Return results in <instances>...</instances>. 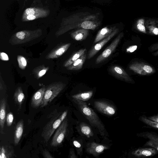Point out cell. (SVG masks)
I'll return each mask as SVG.
<instances>
[{
  "label": "cell",
  "instance_id": "9a60e30c",
  "mask_svg": "<svg viewBox=\"0 0 158 158\" xmlns=\"http://www.w3.org/2000/svg\"><path fill=\"white\" fill-rule=\"evenodd\" d=\"M157 152L153 148H140L132 151L131 154L137 158H143L154 156Z\"/></svg>",
  "mask_w": 158,
  "mask_h": 158
},
{
  "label": "cell",
  "instance_id": "8992f818",
  "mask_svg": "<svg viewBox=\"0 0 158 158\" xmlns=\"http://www.w3.org/2000/svg\"><path fill=\"white\" fill-rule=\"evenodd\" d=\"M68 126V119L66 118L56 131L51 142V146L57 147L61 144L66 135Z\"/></svg>",
  "mask_w": 158,
  "mask_h": 158
},
{
  "label": "cell",
  "instance_id": "7a4b0ae2",
  "mask_svg": "<svg viewBox=\"0 0 158 158\" xmlns=\"http://www.w3.org/2000/svg\"><path fill=\"white\" fill-rule=\"evenodd\" d=\"M42 33V31L41 29L20 31L12 35L9 42L13 45L25 43L40 37Z\"/></svg>",
  "mask_w": 158,
  "mask_h": 158
},
{
  "label": "cell",
  "instance_id": "8fae6325",
  "mask_svg": "<svg viewBox=\"0 0 158 158\" xmlns=\"http://www.w3.org/2000/svg\"><path fill=\"white\" fill-rule=\"evenodd\" d=\"M118 31L119 30L118 28H115L108 36L101 40L99 42L93 46L89 52L88 58L90 59L93 57L101 49L104 45L118 32Z\"/></svg>",
  "mask_w": 158,
  "mask_h": 158
},
{
  "label": "cell",
  "instance_id": "603a6c76",
  "mask_svg": "<svg viewBox=\"0 0 158 158\" xmlns=\"http://www.w3.org/2000/svg\"><path fill=\"white\" fill-rule=\"evenodd\" d=\"M86 51V48H83L75 53L64 63L63 66L66 68L69 66L74 61L84 54Z\"/></svg>",
  "mask_w": 158,
  "mask_h": 158
},
{
  "label": "cell",
  "instance_id": "3957f363",
  "mask_svg": "<svg viewBox=\"0 0 158 158\" xmlns=\"http://www.w3.org/2000/svg\"><path fill=\"white\" fill-rule=\"evenodd\" d=\"M65 86L66 84L61 81L55 82L48 85L46 87L40 107L45 106L51 102Z\"/></svg>",
  "mask_w": 158,
  "mask_h": 158
},
{
  "label": "cell",
  "instance_id": "e575fe53",
  "mask_svg": "<svg viewBox=\"0 0 158 158\" xmlns=\"http://www.w3.org/2000/svg\"><path fill=\"white\" fill-rule=\"evenodd\" d=\"M150 50L151 51H155L153 53V55L154 56H158V43H156L152 45L150 48Z\"/></svg>",
  "mask_w": 158,
  "mask_h": 158
},
{
  "label": "cell",
  "instance_id": "8d00e7d4",
  "mask_svg": "<svg viewBox=\"0 0 158 158\" xmlns=\"http://www.w3.org/2000/svg\"><path fill=\"white\" fill-rule=\"evenodd\" d=\"M43 155L44 158H53V157L50 154V152L46 150H44L43 152Z\"/></svg>",
  "mask_w": 158,
  "mask_h": 158
},
{
  "label": "cell",
  "instance_id": "ba28073f",
  "mask_svg": "<svg viewBox=\"0 0 158 158\" xmlns=\"http://www.w3.org/2000/svg\"><path fill=\"white\" fill-rule=\"evenodd\" d=\"M129 69L135 73L141 75H150L155 72L154 69L151 66L141 62L132 63L129 65Z\"/></svg>",
  "mask_w": 158,
  "mask_h": 158
},
{
  "label": "cell",
  "instance_id": "836d02e7",
  "mask_svg": "<svg viewBox=\"0 0 158 158\" xmlns=\"http://www.w3.org/2000/svg\"><path fill=\"white\" fill-rule=\"evenodd\" d=\"M13 119V115L11 112H9L7 114L6 117V121L8 126L10 127L11 125Z\"/></svg>",
  "mask_w": 158,
  "mask_h": 158
},
{
  "label": "cell",
  "instance_id": "f35d334b",
  "mask_svg": "<svg viewBox=\"0 0 158 158\" xmlns=\"http://www.w3.org/2000/svg\"><path fill=\"white\" fill-rule=\"evenodd\" d=\"M149 120L158 123V113L156 115L147 117Z\"/></svg>",
  "mask_w": 158,
  "mask_h": 158
},
{
  "label": "cell",
  "instance_id": "9c48e42d",
  "mask_svg": "<svg viewBox=\"0 0 158 158\" xmlns=\"http://www.w3.org/2000/svg\"><path fill=\"white\" fill-rule=\"evenodd\" d=\"M94 106L99 112L108 116H112L116 112L114 106L105 101H96L94 102Z\"/></svg>",
  "mask_w": 158,
  "mask_h": 158
},
{
  "label": "cell",
  "instance_id": "2e32d148",
  "mask_svg": "<svg viewBox=\"0 0 158 158\" xmlns=\"http://www.w3.org/2000/svg\"><path fill=\"white\" fill-rule=\"evenodd\" d=\"M46 87L43 86L39 89L33 95L31 101V106L37 108L40 106Z\"/></svg>",
  "mask_w": 158,
  "mask_h": 158
},
{
  "label": "cell",
  "instance_id": "f546056e",
  "mask_svg": "<svg viewBox=\"0 0 158 158\" xmlns=\"http://www.w3.org/2000/svg\"><path fill=\"white\" fill-rule=\"evenodd\" d=\"M146 27L150 34L158 35V27L155 25L154 22L151 21L150 22H147Z\"/></svg>",
  "mask_w": 158,
  "mask_h": 158
},
{
  "label": "cell",
  "instance_id": "5b68a950",
  "mask_svg": "<svg viewBox=\"0 0 158 158\" xmlns=\"http://www.w3.org/2000/svg\"><path fill=\"white\" fill-rule=\"evenodd\" d=\"M58 117L57 115L53 117L44 128L41 136L46 142L62 122L60 117L58 118Z\"/></svg>",
  "mask_w": 158,
  "mask_h": 158
},
{
  "label": "cell",
  "instance_id": "277c9868",
  "mask_svg": "<svg viewBox=\"0 0 158 158\" xmlns=\"http://www.w3.org/2000/svg\"><path fill=\"white\" fill-rule=\"evenodd\" d=\"M50 13L48 10L38 7L28 8L24 10L21 20L23 22H27L46 18Z\"/></svg>",
  "mask_w": 158,
  "mask_h": 158
},
{
  "label": "cell",
  "instance_id": "d4e9b609",
  "mask_svg": "<svg viewBox=\"0 0 158 158\" xmlns=\"http://www.w3.org/2000/svg\"><path fill=\"white\" fill-rule=\"evenodd\" d=\"M49 69L48 67H46L44 65L39 66L33 70L32 73L35 77L38 79L44 75Z\"/></svg>",
  "mask_w": 158,
  "mask_h": 158
},
{
  "label": "cell",
  "instance_id": "7402d4cb",
  "mask_svg": "<svg viewBox=\"0 0 158 158\" xmlns=\"http://www.w3.org/2000/svg\"><path fill=\"white\" fill-rule=\"evenodd\" d=\"M86 57V54L85 53L67 67V69L70 70H77L81 69L85 61Z\"/></svg>",
  "mask_w": 158,
  "mask_h": 158
},
{
  "label": "cell",
  "instance_id": "f1b7e54d",
  "mask_svg": "<svg viewBox=\"0 0 158 158\" xmlns=\"http://www.w3.org/2000/svg\"><path fill=\"white\" fill-rule=\"evenodd\" d=\"M139 119L148 126L158 129V123L149 120L145 115L140 116Z\"/></svg>",
  "mask_w": 158,
  "mask_h": 158
},
{
  "label": "cell",
  "instance_id": "b9f144b4",
  "mask_svg": "<svg viewBox=\"0 0 158 158\" xmlns=\"http://www.w3.org/2000/svg\"><path fill=\"white\" fill-rule=\"evenodd\" d=\"M157 26H158V24H157Z\"/></svg>",
  "mask_w": 158,
  "mask_h": 158
},
{
  "label": "cell",
  "instance_id": "d590c367",
  "mask_svg": "<svg viewBox=\"0 0 158 158\" xmlns=\"http://www.w3.org/2000/svg\"><path fill=\"white\" fill-rule=\"evenodd\" d=\"M0 58L3 61H7L9 60L8 55L5 53L1 52L0 53Z\"/></svg>",
  "mask_w": 158,
  "mask_h": 158
},
{
  "label": "cell",
  "instance_id": "74e56055",
  "mask_svg": "<svg viewBox=\"0 0 158 158\" xmlns=\"http://www.w3.org/2000/svg\"><path fill=\"white\" fill-rule=\"evenodd\" d=\"M137 48L136 45L131 46L126 49V52L128 53H131L135 51Z\"/></svg>",
  "mask_w": 158,
  "mask_h": 158
},
{
  "label": "cell",
  "instance_id": "e0dca14e",
  "mask_svg": "<svg viewBox=\"0 0 158 158\" xmlns=\"http://www.w3.org/2000/svg\"><path fill=\"white\" fill-rule=\"evenodd\" d=\"M115 27H105L100 30L95 38L94 43L101 41L109 35L115 29Z\"/></svg>",
  "mask_w": 158,
  "mask_h": 158
},
{
  "label": "cell",
  "instance_id": "ac0fdd59",
  "mask_svg": "<svg viewBox=\"0 0 158 158\" xmlns=\"http://www.w3.org/2000/svg\"><path fill=\"white\" fill-rule=\"evenodd\" d=\"M6 101L5 99H2L0 102V127L1 132L3 133L5 123L6 120Z\"/></svg>",
  "mask_w": 158,
  "mask_h": 158
},
{
  "label": "cell",
  "instance_id": "7bdbcfd3",
  "mask_svg": "<svg viewBox=\"0 0 158 158\" xmlns=\"http://www.w3.org/2000/svg\"></svg>",
  "mask_w": 158,
  "mask_h": 158
},
{
  "label": "cell",
  "instance_id": "4316f807",
  "mask_svg": "<svg viewBox=\"0 0 158 158\" xmlns=\"http://www.w3.org/2000/svg\"><path fill=\"white\" fill-rule=\"evenodd\" d=\"M93 94V91H90L74 94L72 95V97L73 98L85 102L90 99Z\"/></svg>",
  "mask_w": 158,
  "mask_h": 158
},
{
  "label": "cell",
  "instance_id": "7c38bea8",
  "mask_svg": "<svg viewBox=\"0 0 158 158\" xmlns=\"http://www.w3.org/2000/svg\"><path fill=\"white\" fill-rule=\"evenodd\" d=\"M138 136L148 139L144 145L145 146H150L158 152V135L154 132L146 131L138 134Z\"/></svg>",
  "mask_w": 158,
  "mask_h": 158
},
{
  "label": "cell",
  "instance_id": "484cf974",
  "mask_svg": "<svg viewBox=\"0 0 158 158\" xmlns=\"http://www.w3.org/2000/svg\"><path fill=\"white\" fill-rule=\"evenodd\" d=\"M79 127L81 133L87 138H90L94 135V132L92 129L86 123H81Z\"/></svg>",
  "mask_w": 158,
  "mask_h": 158
},
{
  "label": "cell",
  "instance_id": "4dcf8cb0",
  "mask_svg": "<svg viewBox=\"0 0 158 158\" xmlns=\"http://www.w3.org/2000/svg\"><path fill=\"white\" fill-rule=\"evenodd\" d=\"M17 60L19 68L22 70L25 69L27 64L26 59L22 55H18Z\"/></svg>",
  "mask_w": 158,
  "mask_h": 158
},
{
  "label": "cell",
  "instance_id": "30bf717a",
  "mask_svg": "<svg viewBox=\"0 0 158 158\" xmlns=\"http://www.w3.org/2000/svg\"><path fill=\"white\" fill-rule=\"evenodd\" d=\"M109 148V146L106 145L92 142L87 143L85 151L88 153L97 157Z\"/></svg>",
  "mask_w": 158,
  "mask_h": 158
},
{
  "label": "cell",
  "instance_id": "d6a6232c",
  "mask_svg": "<svg viewBox=\"0 0 158 158\" xmlns=\"http://www.w3.org/2000/svg\"><path fill=\"white\" fill-rule=\"evenodd\" d=\"M73 144L76 148L77 154L81 156L82 153V148L81 143L77 140H75L73 141Z\"/></svg>",
  "mask_w": 158,
  "mask_h": 158
},
{
  "label": "cell",
  "instance_id": "60d3db41",
  "mask_svg": "<svg viewBox=\"0 0 158 158\" xmlns=\"http://www.w3.org/2000/svg\"><path fill=\"white\" fill-rule=\"evenodd\" d=\"M68 113V110H66L64 111L62 114L60 115V118L61 119V120L62 122L65 119V118H66L67 114Z\"/></svg>",
  "mask_w": 158,
  "mask_h": 158
},
{
  "label": "cell",
  "instance_id": "6da1fadb",
  "mask_svg": "<svg viewBox=\"0 0 158 158\" xmlns=\"http://www.w3.org/2000/svg\"><path fill=\"white\" fill-rule=\"evenodd\" d=\"M73 101L90 125L98 130L101 136L106 137V131L104 125L93 110L89 107L85 101L74 98H73Z\"/></svg>",
  "mask_w": 158,
  "mask_h": 158
},
{
  "label": "cell",
  "instance_id": "ab89813d",
  "mask_svg": "<svg viewBox=\"0 0 158 158\" xmlns=\"http://www.w3.org/2000/svg\"><path fill=\"white\" fill-rule=\"evenodd\" d=\"M70 158H77L75 154L73 149H71L70 150L69 152V157Z\"/></svg>",
  "mask_w": 158,
  "mask_h": 158
},
{
  "label": "cell",
  "instance_id": "52a82bcc",
  "mask_svg": "<svg viewBox=\"0 0 158 158\" xmlns=\"http://www.w3.org/2000/svg\"><path fill=\"white\" fill-rule=\"evenodd\" d=\"M123 36V32L120 33L118 35L111 44L97 58L96 60V64L101 63L110 56L116 49Z\"/></svg>",
  "mask_w": 158,
  "mask_h": 158
},
{
  "label": "cell",
  "instance_id": "4fadbf2b",
  "mask_svg": "<svg viewBox=\"0 0 158 158\" xmlns=\"http://www.w3.org/2000/svg\"><path fill=\"white\" fill-rule=\"evenodd\" d=\"M111 73L118 78L126 81H131L132 79L126 71L120 66L113 65L110 69Z\"/></svg>",
  "mask_w": 158,
  "mask_h": 158
},
{
  "label": "cell",
  "instance_id": "44dd1931",
  "mask_svg": "<svg viewBox=\"0 0 158 158\" xmlns=\"http://www.w3.org/2000/svg\"><path fill=\"white\" fill-rule=\"evenodd\" d=\"M23 119L19 121L16 125L14 137V143L15 146L18 144L21 138L23 132Z\"/></svg>",
  "mask_w": 158,
  "mask_h": 158
},
{
  "label": "cell",
  "instance_id": "83f0119b",
  "mask_svg": "<svg viewBox=\"0 0 158 158\" xmlns=\"http://www.w3.org/2000/svg\"><path fill=\"white\" fill-rule=\"evenodd\" d=\"M98 24L93 21L86 20L80 23V28L94 30L98 26Z\"/></svg>",
  "mask_w": 158,
  "mask_h": 158
},
{
  "label": "cell",
  "instance_id": "cb8c5ba5",
  "mask_svg": "<svg viewBox=\"0 0 158 158\" xmlns=\"http://www.w3.org/2000/svg\"><path fill=\"white\" fill-rule=\"evenodd\" d=\"M13 149L8 146H1L0 148V158H9L13 157L14 156Z\"/></svg>",
  "mask_w": 158,
  "mask_h": 158
},
{
  "label": "cell",
  "instance_id": "5bb4252c",
  "mask_svg": "<svg viewBox=\"0 0 158 158\" xmlns=\"http://www.w3.org/2000/svg\"><path fill=\"white\" fill-rule=\"evenodd\" d=\"M71 44V43H68L58 46L48 54L46 58L49 59L59 57L66 52Z\"/></svg>",
  "mask_w": 158,
  "mask_h": 158
},
{
  "label": "cell",
  "instance_id": "ffe728a7",
  "mask_svg": "<svg viewBox=\"0 0 158 158\" xmlns=\"http://www.w3.org/2000/svg\"><path fill=\"white\" fill-rule=\"evenodd\" d=\"M14 98L15 102L18 106L19 109L20 110L25 99V95L21 87H18L16 89L14 95Z\"/></svg>",
  "mask_w": 158,
  "mask_h": 158
},
{
  "label": "cell",
  "instance_id": "1f68e13d",
  "mask_svg": "<svg viewBox=\"0 0 158 158\" xmlns=\"http://www.w3.org/2000/svg\"><path fill=\"white\" fill-rule=\"evenodd\" d=\"M144 22L145 21L143 19H140L137 22L136 26L137 29L139 31L144 33H146Z\"/></svg>",
  "mask_w": 158,
  "mask_h": 158
},
{
  "label": "cell",
  "instance_id": "d6986e66",
  "mask_svg": "<svg viewBox=\"0 0 158 158\" xmlns=\"http://www.w3.org/2000/svg\"><path fill=\"white\" fill-rule=\"evenodd\" d=\"M88 34V29L81 28L72 32L71 34V36L75 40L82 41L86 38Z\"/></svg>",
  "mask_w": 158,
  "mask_h": 158
}]
</instances>
